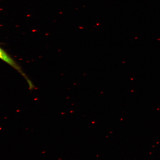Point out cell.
<instances>
[{
    "mask_svg": "<svg viewBox=\"0 0 160 160\" xmlns=\"http://www.w3.org/2000/svg\"><path fill=\"white\" fill-rule=\"evenodd\" d=\"M0 59L2 60L18 71L21 72V69L19 66L14 61V60L1 48H0Z\"/></svg>",
    "mask_w": 160,
    "mask_h": 160,
    "instance_id": "cell-1",
    "label": "cell"
}]
</instances>
